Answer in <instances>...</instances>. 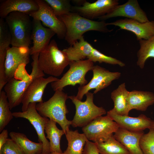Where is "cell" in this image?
Listing matches in <instances>:
<instances>
[{"label":"cell","instance_id":"obj_1","mask_svg":"<svg viewBox=\"0 0 154 154\" xmlns=\"http://www.w3.org/2000/svg\"><path fill=\"white\" fill-rule=\"evenodd\" d=\"M58 17L65 25L66 32L64 38L70 45L78 41L87 31H93L106 33L110 31L104 21H93L77 13L70 12Z\"/></svg>","mask_w":154,"mask_h":154},{"label":"cell","instance_id":"obj_2","mask_svg":"<svg viewBox=\"0 0 154 154\" xmlns=\"http://www.w3.org/2000/svg\"><path fill=\"white\" fill-rule=\"evenodd\" d=\"M68 98L67 94L62 90H57L48 100L38 103L36 106L40 115L58 123L65 133L71 125V121L68 120L66 117L68 111L66 103Z\"/></svg>","mask_w":154,"mask_h":154},{"label":"cell","instance_id":"obj_3","mask_svg":"<svg viewBox=\"0 0 154 154\" xmlns=\"http://www.w3.org/2000/svg\"><path fill=\"white\" fill-rule=\"evenodd\" d=\"M70 61L64 52L60 50L54 40L39 54L38 65L44 73L56 77L60 76Z\"/></svg>","mask_w":154,"mask_h":154},{"label":"cell","instance_id":"obj_4","mask_svg":"<svg viewBox=\"0 0 154 154\" xmlns=\"http://www.w3.org/2000/svg\"><path fill=\"white\" fill-rule=\"evenodd\" d=\"M30 17L25 13L14 12L5 18L11 35L12 46L29 47L32 29V21Z\"/></svg>","mask_w":154,"mask_h":154},{"label":"cell","instance_id":"obj_5","mask_svg":"<svg viewBox=\"0 0 154 154\" xmlns=\"http://www.w3.org/2000/svg\"><path fill=\"white\" fill-rule=\"evenodd\" d=\"M39 53L32 55V71L30 75L19 80L14 77L8 81L4 87L10 110L22 103L24 93L30 83L35 78L44 76L38 65Z\"/></svg>","mask_w":154,"mask_h":154},{"label":"cell","instance_id":"obj_6","mask_svg":"<svg viewBox=\"0 0 154 154\" xmlns=\"http://www.w3.org/2000/svg\"><path fill=\"white\" fill-rule=\"evenodd\" d=\"M93 93L88 92L86 94V100L82 102L76 96H68L76 108V113L71 125L73 127H83L97 118L105 114L106 110L102 107H98L94 103Z\"/></svg>","mask_w":154,"mask_h":154},{"label":"cell","instance_id":"obj_7","mask_svg":"<svg viewBox=\"0 0 154 154\" xmlns=\"http://www.w3.org/2000/svg\"><path fill=\"white\" fill-rule=\"evenodd\" d=\"M69 65V69L62 77L51 83L54 91L63 90L64 87L68 85L74 86L78 84L82 86L87 84L85 75L92 70L94 66L93 62L87 59L70 62Z\"/></svg>","mask_w":154,"mask_h":154},{"label":"cell","instance_id":"obj_8","mask_svg":"<svg viewBox=\"0 0 154 154\" xmlns=\"http://www.w3.org/2000/svg\"><path fill=\"white\" fill-rule=\"evenodd\" d=\"M119 127L117 123L107 115L97 118L82 129L89 140L98 143L107 140Z\"/></svg>","mask_w":154,"mask_h":154},{"label":"cell","instance_id":"obj_9","mask_svg":"<svg viewBox=\"0 0 154 154\" xmlns=\"http://www.w3.org/2000/svg\"><path fill=\"white\" fill-rule=\"evenodd\" d=\"M92 70L93 75L90 81L86 85L78 88L76 96L80 100L91 90L95 89L93 94H96L107 87L113 81L119 79L121 75L119 72H111L98 65L94 66Z\"/></svg>","mask_w":154,"mask_h":154},{"label":"cell","instance_id":"obj_10","mask_svg":"<svg viewBox=\"0 0 154 154\" xmlns=\"http://www.w3.org/2000/svg\"><path fill=\"white\" fill-rule=\"evenodd\" d=\"M36 103H31L26 111L14 112L13 115L16 118H23L29 121L37 132L39 143L42 144L41 154H49L50 153V143L44 133L45 126L49 119L39 114L36 110Z\"/></svg>","mask_w":154,"mask_h":154},{"label":"cell","instance_id":"obj_11","mask_svg":"<svg viewBox=\"0 0 154 154\" xmlns=\"http://www.w3.org/2000/svg\"><path fill=\"white\" fill-rule=\"evenodd\" d=\"M38 10L29 15L33 19L40 21L43 25L52 30L58 38L65 37L66 29L63 22L54 13L50 6L44 0H35Z\"/></svg>","mask_w":154,"mask_h":154},{"label":"cell","instance_id":"obj_12","mask_svg":"<svg viewBox=\"0 0 154 154\" xmlns=\"http://www.w3.org/2000/svg\"><path fill=\"white\" fill-rule=\"evenodd\" d=\"M30 51L28 47L12 46L8 49L5 62V73L7 82L14 77L20 65L22 64L26 65L29 63Z\"/></svg>","mask_w":154,"mask_h":154},{"label":"cell","instance_id":"obj_13","mask_svg":"<svg viewBox=\"0 0 154 154\" xmlns=\"http://www.w3.org/2000/svg\"><path fill=\"white\" fill-rule=\"evenodd\" d=\"M119 4L118 0H98L92 3L86 1L81 6H72V11L92 20L107 14Z\"/></svg>","mask_w":154,"mask_h":154},{"label":"cell","instance_id":"obj_14","mask_svg":"<svg viewBox=\"0 0 154 154\" xmlns=\"http://www.w3.org/2000/svg\"><path fill=\"white\" fill-rule=\"evenodd\" d=\"M118 17H123L144 23L149 21L145 12L141 8L137 0H129L118 5L107 14L98 19L100 21Z\"/></svg>","mask_w":154,"mask_h":154},{"label":"cell","instance_id":"obj_15","mask_svg":"<svg viewBox=\"0 0 154 154\" xmlns=\"http://www.w3.org/2000/svg\"><path fill=\"white\" fill-rule=\"evenodd\" d=\"M40 76L35 78L28 87L21 103L22 112L26 111L31 103L43 102L42 96L47 85L59 79L51 76L46 78Z\"/></svg>","mask_w":154,"mask_h":154},{"label":"cell","instance_id":"obj_16","mask_svg":"<svg viewBox=\"0 0 154 154\" xmlns=\"http://www.w3.org/2000/svg\"><path fill=\"white\" fill-rule=\"evenodd\" d=\"M107 25H113L121 29L130 31L134 34L137 40H147L154 35V21L142 23L136 20L125 18L107 23Z\"/></svg>","mask_w":154,"mask_h":154},{"label":"cell","instance_id":"obj_17","mask_svg":"<svg viewBox=\"0 0 154 154\" xmlns=\"http://www.w3.org/2000/svg\"><path fill=\"white\" fill-rule=\"evenodd\" d=\"M107 115L116 122L119 127L133 132L143 131L153 127L154 121L145 115L141 114L137 117L117 114L110 110L107 112Z\"/></svg>","mask_w":154,"mask_h":154},{"label":"cell","instance_id":"obj_18","mask_svg":"<svg viewBox=\"0 0 154 154\" xmlns=\"http://www.w3.org/2000/svg\"><path fill=\"white\" fill-rule=\"evenodd\" d=\"M31 38L33 46L30 49V55L40 53L49 44L51 38L56 34L51 29L44 27L41 22L33 19Z\"/></svg>","mask_w":154,"mask_h":154},{"label":"cell","instance_id":"obj_19","mask_svg":"<svg viewBox=\"0 0 154 154\" xmlns=\"http://www.w3.org/2000/svg\"><path fill=\"white\" fill-rule=\"evenodd\" d=\"M38 5L35 0H7L0 4V17L5 19L10 13L18 12L28 15L37 11Z\"/></svg>","mask_w":154,"mask_h":154},{"label":"cell","instance_id":"obj_20","mask_svg":"<svg viewBox=\"0 0 154 154\" xmlns=\"http://www.w3.org/2000/svg\"><path fill=\"white\" fill-rule=\"evenodd\" d=\"M144 134L143 131L133 132L119 127L113 135L131 154H143L140 147V139Z\"/></svg>","mask_w":154,"mask_h":154},{"label":"cell","instance_id":"obj_21","mask_svg":"<svg viewBox=\"0 0 154 154\" xmlns=\"http://www.w3.org/2000/svg\"><path fill=\"white\" fill-rule=\"evenodd\" d=\"M127 100L130 110L145 111L154 104V94L148 91L133 90L129 92Z\"/></svg>","mask_w":154,"mask_h":154},{"label":"cell","instance_id":"obj_22","mask_svg":"<svg viewBox=\"0 0 154 154\" xmlns=\"http://www.w3.org/2000/svg\"><path fill=\"white\" fill-rule=\"evenodd\" d=\"M129 91L123 83L111 93V97L114 103V108L110 110L113 112L121 116H128L130 111L127 100Z\"/></svg>","mask_w":154,"mask_h":154},{"label":"cell","instance_id":"obj_23","mask_svg":"<svg viewBox=\"0 0 154 154\" xmlns=\"http://www.w3.org/2000/svg\"><path fill=\"white\" fill-rule=\"evenodd\" d=\"M94 47L82 36L73 44L62 50L70 62L83 60L91 54Z\"/></svg>","mask_w":154,"mask_h":154},{"label":"cell","instance_id":"obj_24","mask_svg":"<svg viewBox=\"0 0 154 154\" xmlns=\"http://www.w3.org/2000/svg\"><path fill=\"white\" fill-rule=\"evenodd\" d=\"M68 146L64 154H84V147L88 140L85 134L79 133L77 130L73 131L68 129L65 134Z\"/></svg>","mask_w":154,"mask_h":154},{"label":"cell","instance_id":"obj_25","mask_svg":"<svg viewBox=\"0 0 154 154\" xmlns=\"http://www.w3.org/2000/svg\"><path fill=\"white\" fill-rule=\"evenodd\" d=\"M11 138L19 146L24 154L41 153L42 144L33 142L28 139L24 134L12 131L9 133Z\"/></svg>","mask_w":154,"mask_h":154},{"label":"cell","instance_id":"obj_26","mask_svg":"<svg viewBox=\"0 0 154 154\" xmlns=\"http://www.w3.org/2000/svg\"><path fill=\"white\" fill-rule=\"evenodd\" d=\"M56 123L49 119L46 125L45 132L46 137L49 140L50 152L63 153L60 148V141L63 135L65 134L64 131L58 128Z\"/></svg>","mask_w":154,"mask_h":154},{"label":"cell","instance_id":"obj_27","mask_svg":"<svg viewBox=\"0 0 154 154\" xmlns=\"http://www.w3.org/2000/svg\"><path fill=\"white\" fill-rule=\"evenodd\" d=\"M139 41L140 47L137 52V64L143 69L148 59L154 58V35L148 39H141Z\"/></svg>","mask_w":154,"mask_h":154},{"label":"cell","instance_id":"obj_28","mask_svg":"<svg viewBox=\"0 0 154 154\" xmlns=\"http://www.w3.org/2000/svg\"><path fill=\"white\" fill-rule=\"evenodd\" d=\"M96 143L100 154H131L113 135L105 141Z\"/></svg>","mask_w":154,"mask_h":154},{"label":"cell","instance_id":"obj_29","mask_svg":"<svg viewBox=\"0 0 154 154\" xmlns=\"http://www.w3.org/2000/svg\"><path fill=\"white\" fill-rule=\"evenodd\" d=\"M9 104L4 91L0 92V132L3 130L13 118Z\"/></svg>","mask_w":154,"mask_h":154},{"label":"cell","instance_id":"obj_30","mask_svg":"<svg viewBox=\"0 0 154 154\" xmlns=\"http://www.w3.org/2000/svg\"><path fill=\"white\" fill-rule=\"evenodd\" d=\"M51 7L58 17L66 15L72 11V6L69 0H44Z\"/></svg>","mask_w":154,"mask_h":154},{"label":"cell","instance_id":"obj_31","mask_svg":"<svg viewBox=\"0 0 154 154\" xmlns=\"http://www.w3.org/2000/svg\"><path fill=\"white\" fill-rule=\"evenodd\" d=\"M88 59L93 62H98L101 63L104 62L112 65H117L123 67L125 64L115 58L105 55L94 48L90 55L87 57Z\"/></svg>","mask_w":154,"mask_h":154},{"label":"cell","instance_id":"obj_32","mask_svg":"<svg viewBox=\"0 0 154 154\" xmlns=\"http://www.w3.org/2000/svg\"><path fill=\"white\" fill-rule=\"evenodd\" d=\"M149 132L141 137L139 145L143 154H154V129L153 127Z\"/></svg>","mask_w":154,"mask_h":154},{"label":"cell","instance_id":"obj_33","mask_svg":"<svg viewBox=\"0 0 154 154\" xmlns=\"http://www.w3.org/2000/svg\"><path fill=\"white\" fill-rule=\"evenodd\" d=\"M0 154H24L18 145L11 138H8L0 148Z\"/></svg>","mask_w":154,"mask_h":154},{"label":"cell","instance_id":"obj_34","mask_svg":"<svg viewBox=\"0 0 154 154\" xmlns=\"http://www.w3.org/2000/svg\"><path fill=\"white\" fill-rule=\"evenodd\" d=\"M84 154H100L96 144L88 140L86 142L84 150Z\"/></svg>","mask_w":154,"mask_h":154},{"label":"cell","instance_id":"obj_35","mask_svg":"<svg viewBox=\"0 0 154 154\" xmlns=\"http://www.w3.org/2000/svg\"><path fill=\"white\" fill-rule=\"evenodd\" d=\"M8 131L7 129H4L0 134V148L6 142L8 138Z\"/></svg>","mask_w":154,"mask_h":154},{"label":"cell","instance_id":"obj_36","mask_svg":"<svg viewBox=\"0 0 154 154\" xmlns=\"http://www.w3.org/2000/svg\"><path fill=\"white\" fill-rule=\"evenodd\" d=\"M86 0H72V1L74 4L76 5L77 6H81L85 2Z\"/></svg>","mask_w":154,"mask_h":154},{"label":"cell","instance_id":"obj_37","mask_svg":"<svg viewBox=\"0 0 154 154\" xmlns=\"http://www.w3.org/2000/svg\"><path fill=\"white\" fill-rule=\"evenodd\" d=\"M49 154H64L63 153H59L56 152H50Z\"/></svg>","mask_w":154,"mask_h":154},{"label":"cell","instance_id":"obj_38","mask_svg":"<svg viewBox=\"0 0 154 154\" xmlns=\"http://www.w3.org/2000/svg\"><path fill=\"white\" fill-rule=\"evenodd\" d=\"M153 128L154 129V121L153 122Z\"/></svg>","mask_w":154,"mask_h":154},{"label":"cell","instance_id":"obj_39","mask_svg":"<svg viewBox=\"0 0 154 154\" xmlns=\"http://www.w3.org/2000/svg\"><path fill=\"white\" fill-rule=\"evenodd\" d=\"M41 154V153H40V154Z\"/></svg>","mask_w":154,"mask_h":154}]
</instances>
